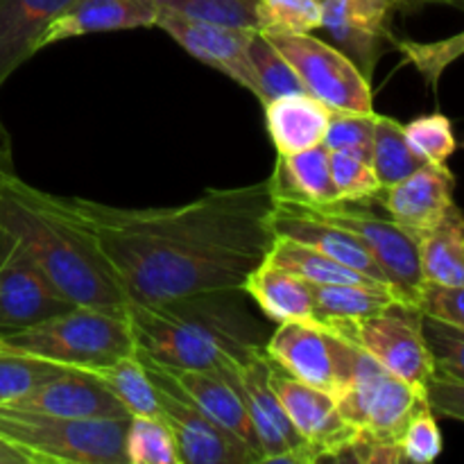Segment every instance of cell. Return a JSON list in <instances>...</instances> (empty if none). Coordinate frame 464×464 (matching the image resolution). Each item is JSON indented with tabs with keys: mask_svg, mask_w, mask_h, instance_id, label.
I'll use <instances>...</instances> for the list:
<instances>
[{
	"mask_svg": "<svg viewBox=\"0 0 464 464\" xmlns=\"http://www.w3.org/2000/svg\"><path fill=\"white\" fill-rule=\"evenodd\" d=\"M62 199L91 227L127 304L243 288L275 240L270 179L207 190L179 207L127 208L84 198Z\"/></svg>",
	"mask_w": 464,
	"mask_h": 464,
	"instance_id": "cell-1",
	"label": "cell"
},
{
	"mask_svg": "<svg viewBox=\"0 0 464 464\" xmlns=\"http://www.w3.org/2000/svg\"><path fill=\"white\" fill-rule=\"evenodd\" d=\"M238 290H213L163 304H127L136 356L166 370L229 374L266 352L267 334Z\"/></svg>",
	"mask_w": 464,
	"mask_h": 464,
	"instance_id": "cell-2",
	"label": "cell"
},
{
	"mask_svg": "<svg viewBox=\"0 0 464 464\" xmlns=\"http://www.w3.org/2000/svg\"><path fill=\"white\" fill-rule=\"evenodd\" d=\"M0 227L25 247L68 302L125 311V290L107 254L59 195L9 177L0 188Z\"/></svg>",
	"mask_w": 464,
	"mask_h": 464,
	"instance_id": "cell-3",
	"label": "cell"
},
{
	"mask_svg": "<svg viewBox=\"0 0 464 464\" xmlns=\"http://www.w3.org/2000/svg\"><path fill=\"white\" fill-rule=\"evenodd\" d=\"M0 349L93 372L136 353V343L127 306L125 311L72 306L27 329L0 334Z\"/></svg>",
	"mask_w": 464,
	"mask_h": 464,
	"instance_id": "cell-4",
	"label": "cell"
},
{
	"mask_svg": "<svg viewBox=\"0 0 464 464\" xmlns=\"http://www.w3.org/2000/svg\"><path fill=\"white\" fill-rule=\"evenodd\" d=\"M130 420H75L0 406V438L30 464H127Z\"/></svg>",
	"mask_w": 464,
	"mask_h": 464,
	"instance_id": "cell-5",
	"label": "cell"
},
{
	"mask_svg": "<svg viewBox=\"0 0 464 464\" xmlns=\"http://www.w3.org/2000/svg\"><path fill=\"white\" fill-rule=\"evenodd\" d=\"M335 401L353 430L381 442L401 444L403 429L426 399L356 347L349 379L335 394Z\"/></svg>",
	"mask_w": 464,
	"mask_h": 464,
	"instance_id": "cell-6",
	"label": "cell"
},
{
	"mask_svg": "<svg viewBox=\"0 0 464 464\" xmlns=\"http://www.w3.org/2000/svg\"><path fill=\"white\" fill-rule=\"evenodd\" d=\"M338 335L370 353L381 367L420 394L426 392L435 374V362L424 335V313L417 306L392 299Z\"/></svg>",
	"mask_w": 464,
	"mask_h": 464,
	"instance_id": "cell-7",
	"label": "cell"
},
{
	"mask_svg": "<svg viewBox=\"0 0 464 464\" xmlns=\"http://www.w3.org/2000/svg\"><path fill=\"white\" fill-rule=\"evenodd\" d=\"M143 361V358H140ZM159 397V415L172 435L179 464H261V458L231 430L207 415L166 367L143 361Z\"/></svg>",
	"mask_w": 464,
	"mask_h": 464,
	"instance_id": "cell-8",
	"label": "cell"
},
{
	"mask_svg": "<svg viewBox=\"0 0 464 464\" xmlns=\"http://www.w3.org/2000/svg\"><path fill=\"white\" fill-rule=\"evenodd\" d=\"M285 204V202H281ZM311 216L344 227L365 243L374 261L379 263L385 281L392 288L394 297L417 306L424 275L420 261V240L399 227L392 218H381L374 211L356 202H334L313 207V204H293Z\"/></svg>",
	"mask_w": 464,
	"mask_h": 464,
	"instance_id": "cell-9",
	"label": "cell"
},
{
	"mask_svg": "<svg viewBox=\"0 0 464 464\" xmlns=\"http://www.w3.org/2000/svg\"><path fill=\"white\" fill-rule=\"evenodd\" d=\"M267 39L288 59L304 91L322 104L334 111H376L372 80L334 44L313 34H275Z\"/></svg>",
	"mask_w": 464,
	"mask_h": 464,
	"instance_id": "cell-10",
	"label": "cell"
},
{
	"mask_svg": "<svg viewBox=\"0 0 464 464\" xmlns=\"http://www.w3.org/2000/svg\"><path fill=\"white\" fill-rule=\"evenodd\" d=\"M356 344L315 322L276 324L266 353L279 370L302 383L335 394L347 383Z\"/></svg>",
	"mask_w": 464,
	"mask_h": 464,
	"instance_id": "cell-11",
	"label": "cell"
},
{
	"mask_svg": "<svg viewBox=\"0 0 464 464\" xmlns=\"http://www.w3.org/2000/svg\"><path fill=\"white\" fill-rule=\"evenodd\" d=\"M72 306L25 247L0 227V334L27 329Z\"/></svg>",
	"mask_w": 464,
	"mask_h": 464,
	"instance_id": "cell-12",
	"label": "cell"
},
{
	"mask_svg": "<svg viewBox=\"0 0 464 464\" xmlns=\"http://www.w3.org/2000/svg\"><path fill=\"white\" fill-rule=\"evenodd\" d=\"M154 27L166 32L190 57L216 68L236 84L256 95V72L249 57V41L256 30L198 21L172 9L159 7Z\"/></svg>",
	"mask_w": 464,
	"mask_h": 464,
	"instance_id": "cell-13",
	"label": "cell"
},
{
	"mask_svg": "<svg viewBox=\"0 0 464 464\" xmlns=\"http://www.w3.org/2000/svg\"><path fill=\"white\" fill-rule=\"evenodd\" d=\"M322 27L329 44L343 50L372 80L379 59L392 50L397 36L392 34V14L397 0H322Z\"/></svg>",
	"mask_w": 464,
	"mask_h": 464,
	"instance_id": "cell-14",
	"label": "cell"
},
{
	"mask_svg": "<svg viewBox=\"0 0 464 464\" xmlns=\"http://www.w3.org/2000/svg\"><path fill=\"white\" fill-rule=\"evenodd\" d=\"M238 381L249 420H252L258 444H261L263 462H315L311 449L297 433L284 403L279 401L275 388H272L270 358L266 352L240 367Z\"/></svg>",
	"mask_w": 464,
	"mask_h": 464,
	"instance_id": "cell-15",
	"label": "cell"
},
{
	"mask_svg": "<svg viewBox=\"0 0 464 464\" xmlns=\"http://www.w3.org/2000/svg\"><path fill=\"white\" fill-rule=\"evenodd\" d=\"M270 383L293 426L311 449L313 460H334L352 442L356 430L340 415L334 394L293 379L272 361Z\"/></svg>",
	"mask_w": 464,
	"mask_h": 464,
	"instance_id": "cell-16",
	"label": "cell"
},
{
	"mask_svg": "<svg viewBox=\"0 0 464 464\" xmlns=\"http://www.w3.org/2000/svg\"><path fill=\"white\" fill-rule=\"evenodd\" d=\"M7 408L75 420H130L121 401L95 372L68 367L63 374L39 385Z\"/></svg>",
	"mask_w": 464,
	"mask_h": 464,
	"instance_id": "cell-17",
	"label": "cell"
},
{
	"mask_svg": "<svg viewBox=\"0 0 464 464\" xmlns=\"http://www.w3.org/2000/svg\"><path fill=\"white\" fill-rule=\"evenodd\" d=\"M453 190L456 177L447 163H424L406 179L381 190L379 199L388 211V218L420 240L440 225L449 208L456 204Z\"/></svg>",
	"mask_w": 464,
	"mask_h": 464,
	"instance_id": "cell-18",
	"label": "cell"
},
{
	"mask_svg": "<svg viewBox=\"0 0 464 464\" xmlns=\"http://www.w3.org/2000/svg\"><path fill=\"white\" fill-rule=\"evenodd\" d=\"M272 231H275L276 238H290L297 240V243L308 245V247L326 254V256L334 258V261L361 272L362 276L376 281L379 285L390 288L388 281H385V275L381 272L379 263L374 261V256H372L370 249L365 247V243H362L356 234L344 229V227L311 216V213L302 211V208L293 207V204L275 202V211H272Z\"/></svg>",
	"mask_w": 464,
	"mask_h": 464,
	"instance_id": "cell-19",
	"label": "cell"
},
{
	"mask_svg": "<svg viewBox=\"0 0 464 464\" xmlns=\"http://www.w3.org/2000/svg\"><path fill=\"white\" fill-rule=\"evenodd\" d=\"M157 14V0H72L48 25L41 48L95 32L154 27Z\"/></svg>",
	"mask_w": 464,
	"mask_h": 464,
	"instance_id": "cell-20",
	"label": "cell"
},
{
	"mask_svg": "<svg viewBox=\"0 0 464 464\" xmlns=\"http://www.w3.org/2000/svg\"><path fill=\"white\" fill-rule=\"evenodd\" d=\"M72 0H0V89L41 50L50 23Z\"/></svg>",
	"mask_w": 464,
	"mask_h": 464,
	"instance_id": "cell-21",
	"label": "cell"
},
{
	"mask_svg": "<svg viewBox=\"0 0 464 464\" xmlns=\"http://www.w3.org/2000/svg\"><path fill=\"white\" fill-rule=\"evenodd\" d=\"M179 388L207 412L211 420L225 426L234 435H238L263 462L261 444H258L256 430L249 420L247 406H245L243 392H240L238 370L229 374H211V372H190V370H168Z\"/></svg>",
	"mask_w": 464,
	"mask_h": 464,
	"instance_id": "cell-22",
	"label": "cell"
},
{
	"mask_svg": "<svg viewBox=\"0 0 464 464\" xmlns=\"http://www.w3.org/2000/svg\"><path fill=\"white\" fill-rule=\"evenodd\" d=\"M329 150L324 145L276 157L275 172L270 179L272 199L285 204H322L340 202L331 177Z\"/></svg>",
	"mask_w": 464,
	"mask_h": 464,
	"instance_id": "cell-23",
	"label": "cell"
},
{
	"mask_svg": "<svg viewBox=\"0 0 464 464\" xmlns=\"http://www.w3.org/2000/svg\"><path fill=\"white\" fill-rule=\"evenodd\" d=\"M266 130L279 154L302 152L322 145L331 109L311 93H288L263 104Z\"/></svg>",
	"mask_w": 464,
	"mask_h": 464,
	"instance_id": "cell-24",
	"label": "cell"
},
{
	"mask_svg": "<svg viewBox=\"0 0 464 464\" xmlns=\"http://www.w3.org/2000/svg\"><path fill=\"white\" fill-rule=\"evenodd\" d=\"M243 293L254 299L263 315L275 324L284 322H315L311 284L263 258L247 275Z\"/></svg>",
	"mask_w": 464,
	"mask_h": 464,
	"instance_id": "cell-25",
	"label": "cell"
},
{
	"mask_svg": "<svg viewBox=\"0 0 464 464\" xmlns=\"http://www.w3.org/2000/svg\"><path fill=\"white\" fill-rule=\"evenodd\" d=\"M311 293L315 324L326 326L334 334H344L349 326L365 320L385 304L397 299L392 290L361 284H311Z\"/></svg>",
	"mask_w": 464,
	"mask_h": 464,
	"instance_id": "cell-26",
	"label": "cell"
},
{
	"mask_svg": "<svg viewBox=\"0 0 464 464\" xmlns=\"http://www.w3.org/2000/svg\"><path fill=\"white\" fill-rule=\"evenodd\" d=\"M420 261L426 284L464 285V211L458 204L421 236Z\"/></svg>",
	"mask_w": 464,
	"mask_h": 464,
	"instance_id": "cell-27",
	"label": "cell"
},
{
	"mask_svg": "<svg viewBox=\"0 0 464 464\" xmlns=\"http://www.w3.org/2000/svg\"><path fill=\"white\" fill-rule=\"evenodd\" d=\"M266 261H270L272 266L281 267V270L290 272V275L299 276V279L308 281V284L313 285H329V284L379 285L376 281L362 276L361 272L352 270V267L329 258L326 254L317 252V249L290 238H276L275 236V240H272L270 249H267L266 254ZM381 288H385V285H381Z\"/></svg>",
	"mask_w": 464,
	"mask_h": 464,
	"instance_id": "cell-28",
	"label": "cell"
},
{
	"mask_svg": "<svg viewBox=\"0 0 464 464\" xmlns=\"http://www.w3.org/2000/svg\"><path fill=\"white\" fill-rule=\"evenodd\" d=\"M104 381L113 397L125 406L130 417H161L159 415V397L143 361L136 353L118 358L111 365L93 370Z\"/></svg>",
	"mask_w": 464,
	"mask_h": 464,
	"instance_id": "cell-29",
	"label": "cell"
},
{
	"mask_svg": "<svg viewBox=\"0 0 464 464\" xmlns=\"http://www.w3.org/2000/svg\"><path fill=\"white\" fill-rule=\"evenodd\" d=\"M370 161L383 188L406 179L426 163L406 140L401 122L381 113H376L374 148Z\"/></svg>",
	"mask_w": 464,
	"mask_h": 464,
	"instance_id": "cell-30",
	"label": "cell"
},
{
	"mask_svg": "<svg viewBox=\"0 0 464 464\" xmlns=\"http://www.w3.org/2000/svg\"><path fill=\"white\" fill-rule=\"evenodd\" d=\"M249 57H252L254 72H256V98L261 104L288 93H302L304 84L297 77L288 59L272 45L261 32H254L249 41Z\"/></svg>",
	"mask_w": 464,
	"mask_h": 464,
	"instance_id": "cell-31",
	"label": "cell"
},
{
	"mask_svg": "<svg viewBox=\"0 0 464 464\" xmlns=\"http://www.w3.org/2000/svg\"><path fill=\"white\" fill-rule=\"evenodd\" d=\"M68 367L27 353L0 349V406L25 397L39 385L48 383L54 376L63 374Z\"/></svg>",
	"mask_w": 464,
	"mask_h": 464,
	"instance_id": "cell-32",
	"label": "cell"
},
{
	"mask_svg": "<svg viewBox=\"0 0 464 464\" xmlns=\"http://www.w3.org/2000/svg\"><path fill=\"white\" fill-rule=\"evenodd\" d=\"M258 32L275 34H313L320 30L322 0H258Z\"/></svg>",
	"mask_w": 464,
	"mask_h": 464,
	"instance_id": "cell-33",
	"label": "cell"
},
{
	"mask_svg": "<svg viewBox=\"0 0 464 464\" xmlns=\"http://www.w3.org/2000/svg\"><path fill=\"white\" fill-rule=\"evenodd\" d=\"M392 50H397L403 57V62L411 63L420 72L421 80L435 91L440 80H442L444 71L464 54V30L460 34L447 36V39L440 41L394 39Z\"/></svg>",
	"mask_w": 464,
	"mask_h": 464,
	"instance_id": "cell-34",
	"label": "cell"
},
{
	"mask_svg": "<svg viewBox=\"0 0 464 464\" xmlns=\"http://www.w3.org/2000/svg\"><path fill=\"white\" fill-rule=\"evenodd\" d=\"M125 453L127 464H179L177 447L161 417H130Z\"/></svg>",
	"mask_w": 464,
	"mask_h": 464,
	"instance_id": "cell-35",
	"label": "cell"
},
{
	"mask_svg": "<svg viewBox=\"0 0 464 464\" xmlns=\"http://www.w3.org/2000/svg\"><path fill=\"white\" fill-rule=\"evenodd\" d=\"M329 163L340 202L365 204L379 199L383 186L372 168V161L352 152H331Z\"/></svg>",
	"mask_w": 464,
	"mask_h": 464,
	"instance_id": "cell-36",
	"label": "cell"
},
{
	"mask_svg": "<svg viewBox=\"0 0 464 464\" xmlns=\"http://www.w3.org/2000/svg\"><path fill=\"white\" fill-rule=\"evenodd\" d=\"M157 5L198 21L258 32V0H157Z\"/></svg>",
	"mask_w": 464,
	"mask_h": 464,
	"instance_id": "cell-37",
	"label": "cell"
},
{
	"mask_svg": "<svg viewBox=\"0 0 464 464\" xmlns=\"http://www.w3.org/2000/svg\"><path fill=\"white\" fill-rule=\"evenodd\" d=\"M403 134H406L411 148L426 163H447L449 157H453V152L458 150L451 121L440 111L412 118L411 122L403 125Z\"/></svg>",
	"mask_w": 464,
	"mask_h": 464,
	"instance_id": "cell-38",
	"label": "cell"
},
{
	"mask_svg": "<svg viewBox=\"0 0 464 464\" xmlns=\"http://www.w3.org/2000/svg\"><path fill=\"white\" fill-rule=\"evenodd\" d=\"M374 113H358V111H334L331 109L329 127L322 145L329 152H352L370 161L372 148H374Z\"/></svg>",
	"mask_w": 464,
	"mask_h": 464,
	"instance_id": "cell-39",
	"label": "cell"
},
{
	"mask_svg": "<svg viewBox=\"0 0 464 464\" xmlns=\"http://www.w3.org/2000/svg\"><path fill=\"white\" fill-rule=\"evenodd\" d=\"M442 430L438 426V415L430 411L429 403H421L411 417L401 435L403 462L430 464L442 453Z\"/></svg>",
	"mask_w": 464,
	"mask_h": 464,
	"instance_id": "cell-40",
	"label": "cell"
},
{
	"mask_svg": "<svg viewBox=\"0 0 464 464\" xmlns=\"http://www.w3.org/2000/svg\"><path fill=\"white\" fill-rule=\"evenodd\" d=\"M424 335L433 353L435 374L464 383V331L424 315Z\"/></svg>",
	"mask_w": 464,
	"mask_h": 464,
	"instance_id": "cell-41",
	"label": "cell"
},
{
	"mask_svg": "<svg viewBox=\"0 0 464 464\" xmlns=\"http://www.w3.org/2000/svg\"><path fill=\"white\" fill-rule=\"evenodd\" d=\"M417 308L426 317L464 331V285L424 284L417 297Z\"/></svg>",
	"mask_w": 464,
	"mask_h": 464,
	"instance_id": "cell-42",
	"label": "cell"
},
{
	"mask_svg": "<svg viewBox=\"0 0 464 464\" xmlns=\"http://www.w3.org/2000/svg\"><path fill=\"white\" fill-rule=\"evenodd\" d=\"M424 399L435 415L464 421V383L460 381L433 374V379L426 385Z\"/></svg>",
	"mask_w": 464,
	"mask_h": 464,
	"instance_id": "cell-43",
	"label": "cell"
},
{
	"mask_svg": "<svg viewBox=\"0 0 464 464\" xmlns=\"http://www.w3.org/2000/svg\"><path fill=\"white\" fill-rule=\"evenodd\" d=\"M14 175H16V170H14L12 139H9L7 127H5L3 118H0V188H3L5 181Z\"/></svg>",
	"mask_w": 464,
	"mask_h": 464,
	"instance_id": "cell-44",
	"label": "cell"
},
{
	"mask_svg": "<svg viewBox=\"0 0 464 464\" xmlns=\"http://www.w3.org/2000/svg\"><path fill=\"white\" fill-rule=\"evenodd\" d=\"M0 464H30V462H27V458L23 456L21 451H16L12 444L5 442V440L0 438Z\"/></svg>",
	"mask_w": 464,
	"mask_h": 464,
	"instance_id": "cell-45",
	"label": "cell"
},
{
	"mask_svg": "<svg viewBox=\"0 0 464 464\" xmlns=\"http://www.w3.org/2000/svg\"><path fill=\"white\" fill-rule=\"evenodd\" d=\"M421 5H451V7L464 9V0H408V12L421 7Z\"/></svg>",
	"mask_w": 464,
	"mask_h": 464,
	"instance_id": "cell-46",
	"label": "cell"
},
{
	"mask_svg": "<svg viewBox=\"0 0 464 464\" xmlns=\"http://www.w3.org/2000/svg\"><path fill=\"white\" fill-rule=\"evenodd\" d=\"M397 12H408V0H397Z\"/></svg>",
	"mask_w": 464,
	"mask_h": 464,
	"instance_id": "cell-47",
	"label": "cell"
},
{
	"mask_svg": "<svg viewBox=\"0 0 464 464\" xmlns=\"http://www.w3.org/2000/svg\"><path fill=\"white\" fill-rule=\"evenodd\" d=\"M462 148H464V140H462Z\"/></svg>",
	"mask_w": 464,
	"mask_h": 464,
	"instance_id": "cell-48",
	"label": "cell"
}]
</instances>
